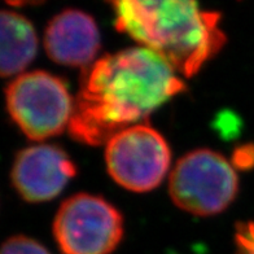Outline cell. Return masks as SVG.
Here are the masks:
<instances>
[{
	"label": "cell",
	"mask_w": 254,
	"mask_h": 254,
	"mask_svg": "<svg viewBox=\"0 0 254 254\" xmlns=\"http://www.w3.org/2000/svg\"><path fill=\"white\" fill-rule=\"evenodd\" d=\"M108 1L117 30L160 55L184 77L197 74L226 43L221 14L202 10L197 0Z\"/></svg>",
	"instance_id": "7a4b0ae2"
},
{
	"label": "cell",
	"mask_w": 254,
	"mask_h": 254,
	"mask_svg": "<svg viewBox=\"0 0 254 254\" xmlns=\"http://www.w3.org/2000/svg\"><path fill=\"white\" fill-rule=\"evenodd\" d=\"M1 254H50V252L33 239L13 236L3 244Z\"/></svg>",
	"instance_id": "30bf717a"
},
{
	"label": "cell",
	"mask_w": 254,
	"mask_h": 254,
	"mask_svg": "<svg viewBox=\"0 0 254 254\" xmlns=\"http://www.w3.org/2000/svg\"><path fill=\"white\" fill-rule=\"evenodd\" d=\"M235 244L234 254H254V222L238 224Z\"/></svg>",
	"instance_id": "8fae6325"
},
{
	"label": "cell",
	"mask_w": 254,
	"mask_h": 254,
	"mask_svg": "<svg viewBox=\"0 0 254 254\" xmlns=\"http://www.w3.org/2000/svg\"><path fill=\"white\" fill-rule=\"evenodd\" d=\"M5 99L12 120L31 140L56 136L70 124L74 101L63 80L47 71L20 74Z\"/></svg>",
	"instance_id": "3957f363"
},
{
	"label": "cell",
	"mask_w": 254,
	"mask_h": 254,
	"mask_svg": "<svg viewBox=\"0 0 254 254\" xmlns=\"http://www.w3.org/2000/svg\"><path fill=\"white\" fill-rule=\"evenodd\" d=\"M1 57L0 70L3 77H10L24 70L34 60L38 48L37 34L26 17L1 12Z\"/></svg>",
	"instance_id": "9c48e42d"
},
{
	"label": "cell",
	"mask_w": 254,
	"mask_h": 254,
	"mask_svg": "<svg viewBox=\"0 0 254 254\" xmlns=\"http://www.w3.org/2000/svg\"><path fill=\"white\" fill-rule=\"evenodd\" d=\"M75 175V166L66 153L55 145H33L17 154L12 182L21 197L42 202L56 197Z\"/></svg>",
	"instance_id": "52a82bcc"
},
{
	"label": "cell",
	"mask_w": 254,
	"mask_h": 254,
	"mask_svg": "<svg viewBox=\"0 0 254 254\" xmlns=\"http://www.w3.org/2000/svg\"><path fill=\"white\" fill-rule=\"evenodd\" d=\"M184 90L174 67L153 51L107 55L84 69L67 128L79 143L107 144Z\"/></svg>",
	"instance_id": "6da1fadb"
},
{
	"label": "cell",
	"mask_w": 254,
	"mask_h": 254,
	"mask_svg": "<svg viewBox=\"0 0 254 254\" xmlns=\"http://www.w3.org/2000/svg\"><path fill=\"white\" fill-rule=\"evenodd\" d=\"M238 187V175L232 165L210 149H197L182 157L169 182L174 204L200 217L224 210L236 197Z\"/></svg>",
	"instance_id": "277c9868"
},
{
	"label": "cell",
	"mask_w": 254,
	"mask_h": 254,
	"mask_svg": "<svg viewBox=\"0 0 254 254\" xmlns=\"http://www.w3.org/2000/svg\"><path fill=\"white\" fill-rule=\"evenodd\" d=\"M44 47L55 63L87 67L100 47L99 29L87 13L77 9L64 10L47 26Z\"/></svg>",
	"instance_id": "ba28073f"
},
{
	"label": "cell",
	"mask_w": 254,
	"mask_h": 254,
	"mask_svg": "<svg viewBox=\"0 0 254 254\" xmlns=\"http://www.w3.org/2000/svg\"><path fill=\"white\" fill-rule=\"evenodd\" d=\"M54 234L63 254H111L122 239L124 224L113 205L79 193L63 202Z\"/></svg>",
	"instance_id": "5b68a950"
},
{
	"label": "cell",
	"mask_w": 254,
	"mask_h": 254,
	"mask_svg": "<svg viewBox=\"0 0 254 254\" xmlns=\"http://www.w3.org/2000/svg\"><path fill=\"white\" fill-rule=\"evenodd\" d=\"M8 4L14 5V7H20V5H27V4H37L42 3L44 0H5Z\"/></svg>",
	"instance_id": "7c38bea8"
},
{
	"label": "cell",
	"mask_w": 254,
	"mask_h": 254,
	"mask_svg": "<svg viewBox=\"0 0 254 254\" xmlns=\"http://www.w3.org/2000/svg\"><path fill=\"white\" fill-rule=\"evenodd\" d=\"M171 153L162 135L148 125H135L107 143L105 161L114 181L126 190L147 192L164 181Z\"/></svg>",
	"instance_id": "8992f818"
}]
</instances>
